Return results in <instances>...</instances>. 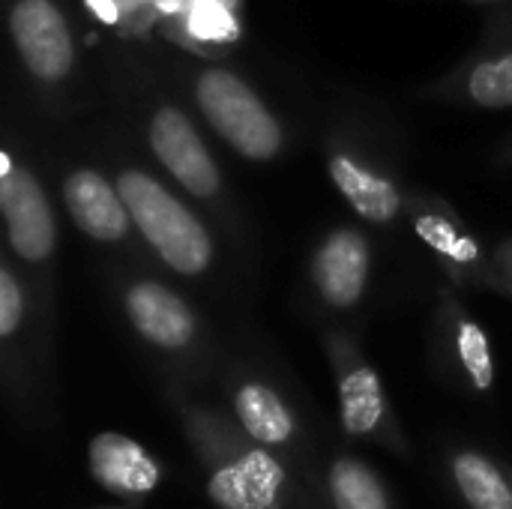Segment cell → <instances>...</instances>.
<instances>
[{"instance_id": "cell-17", "label": "cell", "mask_w": 512, "mask_h": 509, "mask_svg": "<svg viewBox=\"0 0 512 509\" xmlns=\"http://www.w3.org/2000/svg\"><path fill=\"white\" fill-rule=\"evenodd\" d=\"M459 357L474 381L477 390H489L495 381V366H492V354H489V339L486 333L474 324V321H462L459 324Z\"/></svg>"}, {"instance_id": "cell-21", "label": "cell", "mask_w": 512, "mask_h": 509, "mask_svg": "<svg viewBox=\"0 0 512 509\" xmlns=\"http://www.w3.org/2000/svg\"><path fill=\"white\" fill-rule=\"evenodd\" d=\"M87 6H90L102 21H108V24L117 21V3H114V0H87Z\"/></svg>"}, {"instance_id": "cell-12", "label": "cell", "mask_w": 512, "mask_h": 509, "mask_svg": "<svg viewBox=\"0 0 512 509\" xmlns=\"http://www.w3.org/2000/svg\"><path fill=\"white\" fill-rule=\"evenodd\" d=\"M234 408H237V417L252 441H258L264 447H279V444L291 441V435H294L291 411L282 405V399L270 387H264V384L240 387Z\"/></svg>"}, {"instance_id": "cell-19", "label": "cell", "mask_w": 512, "mask_h": 509, "mask_svg": "<svg viewBox=\"0 0 512 509\" xmlns=\"http://www.w3.org/2000/svg\"><path fill=\"white\" fill-rule=\"evenodd\" d=\"M420 234L435 246V249H441V252H447V255H453V258H459V261H468V258H474L477 252H474V246H462L465 240H459L456 237V231L447 225V222H441V219H432V216H426V219H420Z\"/></svg>"}, {"instance_id": "cell-3", "label": "cell", "mask_w": 512, "mask_h": 509, "mask_svg": "<svg viewBox=\"0 0 512 509\" xmlns=\"http://www.w3.org/2000/svg\"><path fill=\"white\" fill-rule=\"evenodd\" d=\"M12 39L27 63V69L39 78L57 81L72 66V39L63 15L48 0H21L9 15Z\"/></svg>"}, {"instance_id": "cell-22", "label": "cell", "mask_w": 512, "mask_h": 509, "mask_svg": "<svg viewBox=\"0 0 512 509\" xmlns=\"http://www.w3.org/2000/svg\"><path fill=\"white\" fill-rule=\"evenodd\" d=\"M159 3V9H165V12H180L183 6H189V0H156Z\"/></svg>"}, {"instance_id": "cell-6", "label": "cell", "mask_w": 512, "mask_h": 509, "mask_svg": "<svg viewBox=\"0 0 512 509\" xmlns=\"http://www.w3.org/2000/svg\"><path fill=\"white\" fill-rule=\"evenodd\" d=\"M0 204L15 255L24 261L48 258L54 249V219L36 180L27 171H6L0 183Z\"/></svg>"}, {"instance_id": "cell-10", "label": "cell", "mask_w": 512, "mask_h": 509, "mask_svg": "<svg viewBox=\"0 0 512 509\" xmlns=\"http://www.w3.org/2000/svg\"><path fill=\"white\" fill-rule=\"evenodd\" d=\"M369 249L357 231H336L315 261V279L327 303L354 306L366 288Z\"/></svg>"}, {"instance_id": "cell-4", "label": "cell", "mask_w": 512, "mask_h": 509, "mask_svg": "<svg viewBox=\"0 0 512 509\" xmlns=\"http://www.w3.org/2000/svg\"><path fill=\"white\" fill-rule=\"evenodd\" d=\"M150 144L159 162L177 177L183 189L207 198L219 189V171L201 144L198 132L177 108H162L150 123Z\"/></svg>"}, {"instance_id": "cell-16", "label": "cell", "mask_w": 512, "mask_h": 509, "mask_svg": "<svg viewBox=\"0 0 512 509\" xmlns=\"http://www.w3.org/2000/svg\"><path fill=\"white\" fill-rule=\"evenodd\" d=\"M468 87L477 105H486V108L512 105V54L477 66Z\"/></svg>"}, {"instance_id": "cell-13", "label": "cell", "mask_w": 512, "mask_h": 509, "mask_svg": "<svg viewBox=\"0 0 512 509\" xmlns=\"http://www.w3.org/2000/svg\"><path fill=\"white\" fill-rule=\"evenodd\" d=\"M342 399V426L348 435H369L381 426L384 417V390L378 375L369 366L351 369L339 384Z\"/></svg>"}, {"instance_id": "cell-18", "label": "cell", "mask_w": 512, "mask_h": 509, "mask_svg": "<svg viewBox=\"0 0 512 509\" xmlns=\"http://www.w3.org/2000/svg\"><path fill=\"white\" fill-rule=\"evenodd\" d=\"M189 30L201 39H231L234 18L225 0H189Z\"/></svg>"}, {"instance_id": "cell-15", "label": "cell", "mask_w": 512, "mask_h": 509, "mask_svg": "<svg viewBox=\"0 0 512 509\" xmlns=\"http://www.w3.org/2000/svg\"><path fill=\"white\" fill-rule=\"evenodd\" d=\"M330 498L336 509H390L381 480L357 459H339L330 468Z\"/></svg>"}, {"instance_id": "cell-14", "label": "cell", "mask_w": 512, "mask_h": 509, "mask_svg": "<svg viewBox=\"0 0 512 509\" xmlns=\"http://www.w3.org/2000/svg\"><path fill=\"white\" fill-rule=\"evenodd\" d=\"M453 480L471 509H512V486L486 456L477 453L456 456Z\"/></svg>"}, {"instance_id": "cell-7", "label": "cell", "mask_w": 512, "mask_h": 509, "mask_svg": "<svg viewBox=\"0 0 512 509\" xmlns=\"http://www.w3.org/2000/svg\"><path fill=\"white\" fill-rule=\"evenodd\" d=\"M87 459L93 480H99L114 495H150L162 480V471L150 453L117 432L96 435L87 447Z\"/></svg>"}, {"instance_id": "cell-1", "label": "cell", "mask_w": 512, "mask_h": 509, "mask_svg": "<svg viewBox=\"0 0 512 509\" xmlns=\"http://www.w3.org/2000/svg\"><path fill=\"white\" fill-rule=\"evenodd\" d=\"M117 192L126 201L132 222L168 261V267L180 273H201L210 264L213 246L204 225L153 177L126 171L117 183Z\"/></svg>"}, {"instance_id": "cell-9", "label": "cell", "mask_w": 512, "mask_h": 509, "mask_svg": "<svg viewBox=\"0 0 512 509\" xmlns=\"http://www.w3.org/2000/svg\"><path fill=\"white\" fill-rule=\"evenodd\" d=\"M135 330L159 348H183L192 342L195 318L180 297L156 282H141L126 297Z\"/></svg>"}, {"instance_id": "cell-2", "label": "cell", "mask_w": 512, "mask_h": 509, "mask_svg": "<svg viewBox=\"0 0 512 509\" xmlns=\"http://www.w3.org/2000/svg\"><path fill=\"white\" fill-rule=\"evenodd\" d=\"M198 105L213 129L243 156L270 159L282 147V132L264 102L231 72L213 69L198 81Z\"/></svg>"}, {"instance_id": "cell-11", "label": "cell", "mask_w": 512, "mask_h": 509, "mask_svg": "<svg viewBox=\"0 0 512 509\" xmlns=\"http://www.w3.org/2000/svg\"><path fill=\"white\" fill-rule=\"evenodd\" d=\"M330 177L348 198V204L369 222H390L399 213V192L390 180L375 177L372 171L360 168L348 156H336L330 162Z\"/></svg>"}, {"instance_id": "cell-8", "label": "cell", "mask_w": 512, "mask_h": 509, "mask_svg": "<svg viewBox=\"0 0 512 509\" xmlns=\"http://www.w3.org/2000/svg\"><path fill=\"white\" fill-rule=\"evenodd\" d=\"M63 201L75 225L96 240H120L129 228V207L96 171H75L63 186Z\"/></svg>"}, {"instance_id": "cell-5", "label": "cell", "mask_w": 512, "mask_h": 509, "mask_svg": "<svg viewBox=\"0 0 512 509\" xmlns=\"http://www.w3.org/2000/svg\"><path fill=\"white\" fill-rule=\"evenodd\" d=\"M282 483L285 471L267 450H243L213 468L207 495L219 509H270Z\"/></svg>"}, {"instance_id": "cell-20", "label": "cell", "mask_w": 512, "mask_h": 509, "mask_svg": "<svg viewBox=\"0 0 512 509\" xmlns=\"http://www.w3.org/2000/svg\"><path fill=\"white\" fill-rule=\"evenodd\" d=\"M21 312H24V303H21V291L12 279V273L3 267L0 270V333L3 336H12L15 327L21 324Z\"/></svg>"}]
</instances>
